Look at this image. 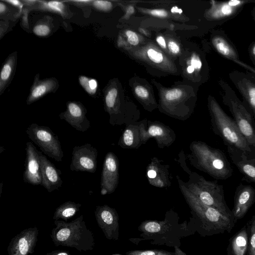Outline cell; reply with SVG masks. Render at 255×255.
Here are the masks:
<instances>
[{
    "label": "cell",
    "mask_w": 255,
    "mask_h": 255,
    "mask_svg": "<svg viewBox=\"0 0 255 255\" xmlns=\"http://www.w3.org/2000/svg\"><path fill=\"white\" fill-rule=\"evenodd\" d=\"M54 223L55 226L50 236L55 246L74 248L80 252L93 250L94 235L87 228L83 215L70 222L55 220Z\"/></svg>",
    "instance_id": "obj_1"
},
{
    "label": "cell",
    "mask_w": 255,
    "mask_h": 255,
    "mask_svg": "<svg viewBox=\"0 0 255 255\" xmlns=\"http://www.w3.org/2000/svg\"><path fill=\"white\" fill-rule=\"evenodd\" d=\"M209 109L213 130L221 137L227 147L239 150L250 157L255 158V153L250 147L234 119L214 99L210 101Z\"/></svg>",
    "instance_id": "obj_2"
},
{
    "label": "cell",
    "mask_w": 255,
    "mask_h": 255,
    "mask_svg": "<svg viewBox=\"0 0 255 255\" xmlns=\"http://www.w3.org/2000/svg\"><path fill=\"white\" fill-rule=\"evenodd\" d=\"M187 199L197 220L198 232L202 236L231 232L236 224L234 220L204 204L194 194L188 196Z\"/></svg>",
    "instance_id": "obj_3"
},
{
    "label": "cell",
    "mask_w": 255,
    "mask_h": 255,
    "mask_svg": "<svg viewBox=\"0 0 255 255\" xmlns=\"http://www.w3.org/2000/svg\"><path fill=\"white\" fill-rule=\"evenodd\" d=\"M198 145L199 164L203 170L219 180H226L232 176L233 168L224 152L204 143Z\"/></svg>",
    "instance_id": "obj_4"
},
{
    "label": "cell",
    "mask_w": 255,
    "mask_h": 255,
    "mask_svg": "<svg viewBox=\"0 0 255 255\" xmlns=\"http://www.w3.org/2000/svg\"><path fill=\"white\" fill-rule=\"evenodd\" d=\"M224 102L228 106L241 133L255 153V120L248 107L232 94H226Z\"/></svg>",
    "instance_id": "obj_5"
},
{
    "label": "cell",
    "mask_w": 255,
    "mask_h": 255,
    "mask_svg": "<svg viewBox=\"0 0 255 255\" xmlns=\"http://www.w3.org/2000/svg\"><path fill=\"white\" fill-rule=\"evenodd\" d=\"M29 138L39 147L41 152L58 162L64 157L58 136L47 126L33 123L26 129Z\"/></svg>",
    "instance_id": "obj_6"
},
{
    "label": "cell",
    "mask_w": 255,
    "mask_h": 255,
    "mask_svg": "<svg viewBox=\"0 0 255 255\" xmlns=\"http://www.w3.org/2000/svg\"><path fill=\"white\" fill-rule=\"evenodd\" d=\"M194 195L204 204L217 209L234 220L232 211L225 201L222 185L200 178Z\"/></svg>",
    "instance_id": "obj_7"
},
{
    "label": "cell",
    "mask_w": 255,
    "mask_h": 255,
    "mask_svg": "<svg viewBox=\"0 0 255 255\" xmlns=\"http://www.w3.org/2000/svg\"><path fill=\"white\" fill-rule=\"evenodd\" d=\"M98 151L90 143L75 146L72 152L70 170L94 173L97 169Z\"/></svg>",
    "instance_id": "obj_8"
},
{
    "label": "cell",
    "mask_w": 255,
    "mask_h": 255,
    "mask_svg": "<svg viewBox=\"0 0 255 255\" xmlns=\"http://www.w3.org/2000/svg\"><path fill=\"white\" fill-rule=\"evenodd\" d=\"M36 227L25 229L13 237L7 249L8 255H29L33 253L38 240Z\"/></svg>",
    "instance_id": "obj_9"
},
{
    "label": "cell",
    "mask_w": 255,
    "mask_h": 255,
    "mask_svg": "<svg viewBox=\"0 0 255 255\" xmlns=\"http://www.w3.org/2000/svg\"><path fill=\"white\" fill-rule=\"evenodd\" d=\"M95 216L97 224L106 238L110 240H118L119 216L116 210L107 205L97 206L95 210Z\"/></svg>",
    "instance_id": "obj_10"
},
{
    "label": "cell",
    "mask_w": 255,
    "mask_h": 255,
    "mask_svg": "<svg viewBox=\"0 0 255 255\" xmlns=\"http://www.w3.org/2000/svg\"><path fill=\"white\" fill-rule=\"evenodd\" d=\"M26 161L23 181L33 185H41L42 176L39 151L31 141L26 143Z\"/></svg>",
    "instance_id": "obj_11"
},
{
    "label": "cell",
    "mask_w": 255,
    "mask_h": 255,
    "mask_svg": "<svg viewBox=\"0 0 255 255\" xmlns=\"http://www.w3.org/2000/svg\"><path fill=\"white\" fill-rule=\"evenodd\" d=\"M255 202V189L249 185L241 183L235 193L234 207L232 210L235 223L243 218Z\"/></svg>",
    "instance_id": "obj_12"
},
{
    "label": "cell",
    "mask_w": 255,
    "mask_h": 255,
    "mask_svg": "<svg viewBox=\"0 0 255 255\" xmlns=\"http://www.w3.org/2000/svg\"><path fill=\"white\" fill-rule=\"evenodd\" d=\"M118 182V162L115 155L108 152L105 158L101 180L102 195L113 193Z\"/></svg>",
    "instance_id": "obj_13"
},
{
    "label": "cell",
    "mask_w": 255,
    "mask_h": 255,
    "mask_svg": "<svg viewBox=\"0 0 255 255\" xmlns=\"http://www.w3.org/2000/svg\"><path fill=\"white\" fill-rule=\"evenodd\" d=\"M66 107V111L60 114V119L78 131H87L90 127V122L86 116L87 110L83 105L79 102H69Z\"/></svg>",
    "instance_id": "obj_14"
},
{
    "label": "cell",
    "mask_w": 255,
    "mask_h": 255,
    "mask_svg": "<svg viewBox=\"0 0 255 255\" xmlns=\"http://www.w3.org/2000/svg\"><path fill=\"white\" fill-rule=\"evenodd\" d=\"M39 158L42 176L41 185L49 193L58 190L63 184L60 176L61 171L41 151H39Z\"/></svg>",
    "instance_id": "obj_15"
},
{
    "label": "cell",
    "mask_w": 255,
    "mask_h": 255,
    "mask_svg": "<svg viewBox=\"0 0 255 255\" xmlns=\"http://www.w3.org/2000/svg\"><path fill=\"white\" fill-rule=\"evenodd\" d=\"M232 162L248 181L255 183V158L250 157L243 152L227 147Z\"/></svg>",
    "instance_id": "obj_16"
},
{
    "label": "cell",
    "mask_w": 255,
    "mask_h": 255,
    "mask_svg": "<svg viewBox=\"0 0 255 255\" xmlns=\"http://www.w3.org/2000/svg\"><path fill=\"white\" fill-rule=\"evenodd\" d=\"M249 233L244 226L230 240L227 251L228 255H245L248 248Z\"/></svg>",
    "instance_id": "obj_17"
},
{
    "label": "cell",
    "mask_w": 255,
    "mask_h": 255,
    "mask_svg": "<svg viewBox=\"0 0 255 255\" xmlns=\"http://www.w3.org/2000/svg\"><path fill=\"white\" fill-rule=\"evenodd\" d=\"M58 83L56 79L49 78L43 80L35 79L31 87L27 100V104L30 105L47 93L52 92Z\"/></svg>",
    "instance_id": "obj_18"
},
{
    "label": "cell",
    "mask_w": 255,
    "mask_h": 255,
    "mask_svg": "<svg viewBox=\"0 0 255 255\" xmlns=\"http://www.w3.org/2000/svg\"><path fill=\"white\" fill-rule=\"evenodd\" d=\"M171 226L166 221H145L141 223L138 230L144 236L153 237L162 235L169 231Z\"/></svg>",
    "instance_id": "obj_19"
},
{
    "label": "cell",
    "mask_w": 255,
    "mask_h": 255,
    "mask_svg": "<svg viewBox=\"0 0 255 255\" xmlns=\"http://www.w3.org/2000/svg\"><path fill=\"white\" fill-rule=\"evenodd\" d=\"M81 206L80 203L71 201H66L56 209L53 219L54 221L63 220L67 222L80 210Z\"/></svg>",
    "instance_id": "obj_20"
},
{
    "label": "cell",
    "mask_w": 255,
    "mask_h": 255,
    "mask_svg": "<svg viewBox=\"0 0 255 255\" xmlns=\"http://www.w3.org/2000/svg\"><path fill=\"white\" fill-rule=\"evenodd\" d=\"M246 102V105L255 120V84L250 81H243V84H238Z\"/></svg>",
    "instance_id": "obj_21"
},
{
    "label": "cell",
    "mask_w": 255,
    "mask_h": 255,
    "mask_svg": "<svg viewBox=\"0 0 255 255\" xmlns=\"http://www.w3.org/2000/svg\"><path fill=\"white\" fill-rule=\"evenodd\" d=\"M15 59L14 56L9 57L3 64L0 75V91L1 93L11 79L14 71Z\"/></svg>",
    "instance_id": "obj_22"
},
{
    "label": "cell",
    "mask_w": 255,
    "mask_h": 255,
    "mask_svg": "<svg viewBox=\"0 0 255 255\" xmlns=\"http://www.w3.org/2000/svg\"><path fill=\"white\" fill-rule=\"evenodd\" d=\"M213 44L216 50L223 56L233 60L237 59L235 51L223 38L215 37L213 39Z\"/></svg>",
    "instance_id": "obj_23"
},
{
    "label": "cell",
    "mask_w": 255,
    "mask_h": 255,
    "mask_svg": "<svg viewBox=\"0 0 255 255\" xmlns=\"http://www.w3.org/2000/svg\"><path fill=\"white\" fill-rule=\"evenodd\" d=\"M144 54L146 59L152 63L164 66L168 62L166 57L156 48L149 47L145 49Z\"/></svg>",
    "instance_id": "obj_24"
},
{
    "label": "cell",
    "mask_w": 255,
    "mask_h": 255,
    "mask_svg": "<svg viewBox=\"0 0 255 255\" xmlns=\"http://www.w3.org/2000/svg\"><path fill=\"white\" fill-rule=\"evenodd\" d=\"M175 253H171L164 250H133L127 252L126 255H186L179 248L175 247Z\"/></svg>",
    "instance_id": "obj_25"
},
{
    "label": "cell",
    "mask_w": 255,
    "mask_h": 255,
    "mask_svg": "<svg viewBox=\"0 0 255 255\" xmlns=\"http://www.w3.org/2000/svg\"><path fill=\"white\" fill-rule=\"evenodd\" d=\"M248 226L249 233V243L247 255H255V215H254L249 222Z\"/></svg>",
    "instance_id": "obj_26"
},
{
    "label": "cell",
    "mask_w": 255,
    "mask_h": 255,
    "mask_svg": "<svg viewBox=\"0 0 255 255\" xmlns=\"http://www.w3.org/2000/svg\"><path fill=\"white\" fill-rule=\"evenodd\" d=\"M79 82L89 94L91 95L95 94L98 86L97 82L95 79H90L85 76H80Z\"/></svg>",
    "instance_id": "obj_27"
},
{
    "label": "cell",
    "mask_w": 255,
    "mask_h": 255,
    "mask_svg": "<svg viewBox=\"0 0 255 255\" xmlns=\"http://www.w3.org/2000/svg\"><path fill=\"white\" fill-rule=\"evenodd\" d=\"M117 95V89L113 88L108 91L105 97L106 106L108 111L111 115L115 107Z\"/></svg>",
    "instance_id": "obj_28"
},
{
    "label": "cell",
    "mask_w": 255,
    "mask_h": 255,
    "mask_svg": "<svg viewBox=\"0 0 255 255\" xmlns=\"http://www.w3.org/2000/svg\"><path fill=\"white\" fill-rule=\"evenodd\" d=\"M42 7L44 9L57 12L62 15L64 13V3L61 1H51L43 2Z\"/></svg>",
    "instance_id": "obj_29"
},
{
    "label": "cell",
    "mask_w": 255,
    "mask_h": 255,
    "mask_svg": "<svg viewBox=\"0 0 255 255\" xmlns=\"http://www.w3.org/2000/svg\"><path fill=\"white\" fill-rule=\"evenodd\" d=\"M236 7L230 6L228 2L220 4L214 12L215 17H220L231 15Z\"/></svg>",
    "instance_id": "obj_30"
},
{
    "label": "cell",
    "mask_w": 255,
    "mask_h": 255,
    "mask_svg": "<svg viewBox=\"0 0 255 255\" xmlns=\"http://www.w3.org/2000/svg\"><path fill=\"white\" fill-rule=\"evenodd\" d=\"M33 31L37 36H45L50 33L51 30L48 25L44 23H40L34 26Z\"/></svg>",
    "instance_id": "obj_31"
},
{
    "label": "cell",
    "mask_w": 255,
    "mask_h": 255,
    "mask_svg": "<svg viewBox=\"0 0 255 255\" xmlns=\"http://www.w3.org/2000/svg\"><path fill=\"white\" fill-rule=\"evenodd\" d=\"M182 94V92L179 89H172L165 93L164 97L168 101H173L179 99Z\"/></svg>",
    "instance_id": "obj_32"
},
{
    "label": "cell",
    "mask_w": 255,
    "mask_h": 255,
    "mask_svg": "<svg viewBox=\"0 0 255 255\" xmlns=\"http://www.w3.org/2000/svg\"><path fill=\"white\" fill-rule=\"evenodd\" d=\"M93 5L96 8L103 11H108L112 7L111 2L104 0H95Z\"/></svg>",
    "instance_id": "obj_33"
},
{
    "label": "cell",
    "mask_w": 255,
    "mask_h": 255,
    "mask_svg": "<svg viewBox=\"0 0 255 255\" xmlns=\"http://www.w3.org/2000/svg\"><path fill=\"white\" fill-rule=\"evenodd\" d=\"M123 140L127 146H131L133 143V133L130 129H126L123 136Z\"/></svg>",
    "instance_id": "obj_34"
},
{
    "label": "cell",
    "mask_w": 255,
    "mask_h": 255,
    "mask_svg": "<svg viewBox=\"0 0 255 255\" xmlns=\"http://www.w3.org/2000/svg\"><path fill=\"white\" fill-rule=\"evenodd\" d=\"M149 135L152 136L159 137L163 134V129L159 126L153 125L150 126L148 130Z\"/></svg>",
    "instance_id": "obj_35"
},
{
    "label": "cell",
    "mask_w": 255,
    "mask_h": 255,
    "mask_svg": "<svg viewBox=\"0 0 255 255\" xmlns=\"http://www.w3.org/2000/svg\"><path fill=\"white\" fill-rule=\"evenodd\" d=\"M126 35L129 44L132 45H136L138 44L139 39L137 35L134 32L131 30H127Z\"/></svg>",
    "instance_id": "obj_36"
},
{
    "label": "cell",
    "mask_w": 255,
    "mask_h": 255,
    "mask_svg": "<svg viewBox=\"0 0 255 255\" xmlns=\"http://www.w3.org/2000/svg\"><path fill=\"white\" fill-rule=\"evenodd\" d=\"M134 91L136 95L141 99H146L148 97V91L143 86H136L134 89Z\"/></svg>",
    "instance_id": "obj_37"
},
{
    "label": "cell",
    "mask_w": 255,
    "mask_h": 255,
    "mask_svg": "<svg viewBox=\"0 0 255 255\" xmlns=\"http://www.w3.org/2000/svg\"><path fill=\"white\" fill-rule=\"evenodd\" d=\"M169 50L173 54H177L180 52V48L178 44L173 41H170L168 43Z\"/></svg>",
    "instance_id": "obj_38"
},
{
    "label": "cell",
    "mask_w": 255,
    "mask_h": 255,
    "mask_svg": "<svg viewBox=\"0 0 255 255\" xmlns=\"http://www.w3.org/2000/svg\"><path fill=\"white\" fill-rule=\"evenodd\" d=\"M149 13L153 16L160 17H164L167 15V12L163 9H153L150 10Z\"/></svg>",
    "instance_id": "obj_39"
},
{
    "label": "cell",
    "mask_w": 255,
    "mask_h": 255,
    "mask_svg": "<svg viewBox=\"0 0 255 255\" xmlns=\"http://www.w3.org/2000/svg\"><path fill=\"white\" fill-rule=\"evenodd\" d=\"M191 65H192L195 70H199L202 67V62L200 59L196 56L193 57L190 61Z\"/></svg>",
    "instance_id": "obj_40"
},
{
    "label": "cell",
    "mask_w": 255,
    "mask_h": 255,
    "mask_svg": "<svg viewBox=\"0 0 255 255\" xmlns=\"http://www.w3.org/2000/svg\"><path fill=\"white\" fill-rule=\"evenodd\" d=\"M44 255H71L69 252L65 251L55 250L47 253Z\"/></svg>",
    "instance_id": "obj_41"
},
{
    "label": "cell",
    "mask_w": 255,
    "mask_h": 255,
    "mask_svg": "<svg viewBox=\"0 0 255 255\" xmlns=\"http://www.w3.org/2000/svg\"><path fill=\"white\" fill-rule=\"evenodd\" d=\"M156 41L158 43V44L162 48H166V44L164 38L162 36H158L156 38Z\"/></svg>",
    "instance_id": "obj_42"
},
{
    "label": "cell",
    "mask_w": 255,
    "mask_h": 255,
    "mask_svg": "<svg viewBox=\"0 0 255 255\" xmlns=\"http://www.w3.org/2000/svg\"><path fill=\"white\" fill-rule=\"evenodd\" d=\"M5 1L13 5L18 7L19 9H21L23 6V4L19 1L17 0H6Z\"/></svg>",
    "instance_id": "obj_43"
},
{
    "label": "cell",
    "mask_w": 255,
    "mask_h": 255,
    "mask_svg": "<svg viewBox=\"0 0 255 255\" xmlns=\"http://www.w3.org/2000/svg\"><path fill=\"white\" fill-rule=\"evenodd\" d=\"M243 1H240V0H230L228 2V4L233 7H237L239 4H241V3H243Z\"/></svg>",
    "instance_id": "obj_44"
},
{
    "label": "cell",
    "mask_w": 255,
    "mask_h": 255,
    "mask_svg": "<svg viewBox=\"0 0 255 255\" xmlns=\"http://www.w3.org/2000/svg\"><path fill=\"white\" fill-rule=\"evenodd\" d=\"M147 175L150 178H154L156 176V172L153 170H150L148 171Z\"/></svg>",
    "instance_id": "obj_45"
},
{
    "label": "cell",
    "mask_w": 255,
    "mask_h": 255,
    "mask_svg": "<svg viewBox=\"0 0 255 255\" xmlns=\"http://www.w3.org/2000/svg\"><path fill=\"white\" fill-rule=\"evenodd\" d=\"M171 11L172 13H178L181 14L182 12V10L181 8H179L177 6H173L171 9Z\"/></svg>",
    "instance_id": "obj_46"
},
{
    "label": "cell",
    "mask_w": 255,
    "mask_h": 255,
    "mask_svg": "<svg viewBox=\"0 0 255 255\" xmlns=\"http://www.w3.org/2000/svg\"><path fill=\"white\" fill-rule=\"evenodd\" d=\"M6 7L5 5L3 3L0 2V14H2V13H4V12L6 10Z\"/></svg>",
    "instance_id": "obj_47"
},
{
    "label": "cell",
    "mask_w": 255,
    "mask_h": 255,
    "mask_svg": "<svg viewBox=\"0 0 255 255\" xmlns=\"http://www.w3.org/2000/svg\"><path fill=\"white\" fill-rule=\"evenodd\" d=\"M195 70L194 68L192 65H189L187 68V72L189 74L192 73Z\"/></svg>",
    "instance_id": "obj_48"
},
{
    "label": "cell",
    "mask_w": 255,
    "mask_h": 255,
    "mask_svg": "<svg viewBox=\"0 0 255 255\" xmlns=\"http://www.w3.org/2000/svg\"><path fill=\"white\" fill-rule=\"evenodd\" d=\"M253 53L255 56V46L253 47Z\"/></svg>",
    "instance_id": "obj_49"
},
{
    "label": "cell",
    "mask_w": 255,
    "mask_h": 255,
    "mask_svg": "<svg viewBox=\"0 0 255 255\" xmlns=\"http://www.w3.org/2000/svg\"><path fill=\"white\" fill-rule=\"evenodd\" d=\"M120 255V254H113V255Z\"/></svg>",
    "instance_id": "obj_50"
}]
</instances>
